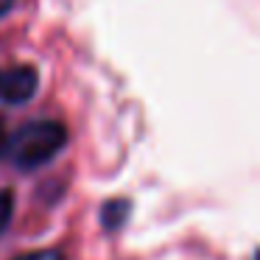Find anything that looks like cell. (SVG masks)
I'll return each mask as SVG.
<instances>
[{
  "mask_svg": "<svg viewBox=\"0 0 260 260\" xmlns=\"http://www.w3.org/2000/svg\"><path fill=\"white\" fill-rule=\"evenodd\" d=\"M64 140H68V132H64L62 123H56V120H37V123L17 129V135L9 140L6 151H9V159L17 168L31 171L56 157L62 151Z\"/></svg>",
  "mask_w": 260,
  "mask_h": 260,
  "instance_id": "obj_1",
  "label": "cell"
},
{
  "mask_svg": "<svg viewBox=\"0 0 260 260\" xmlns=\"http://www.w3.org/2000/svg\"><path fill=\"white\" fill-rule=\"evenodd\" d=\"M37 92V70L28 64L0 70V101L23 104Z\"/></svg>",
  "mask_w": 260,
  "mask_h": 260,
  "instance_id": "obj_2",
  "label": "cell"
},
{
  "mask_svg": "<svg viewBox=\"0 0 260 260\" xmlns=\"http://www.w3.org/2000/svg\"><path fill=\"white\" fill-rule=\"evenodd\" d=\"M126 207H129V204L126 202H112V204H107V210H104V221H107V226H118L120 221L126 218Z\"/></svg>",
  "mask_w": 260,
  "mask_h": 260,
  "instance_id": "obj_3",
  "label": "cell"
},
{
  "mask_svg": "<svg viewBox=\"0 0 260 260\" xmlns=\"http://www.w3.org/2000/svg\"><path fill=\"white\" fill-rule=\"evenodd\" d=\"M12 210H14V196L9 190H0V232L12 221Z\"/></svg>",
  "mask_w": 260,
  "mask_h": 260,
  "instance_id": "obj_4",
  "label": "cell"
},
{
  "mask_svg": "<svg viewBox=\"0 0 260 260\" xmlns=\"http://www.w3.org/2000/svg\"><path fill=\"white\" fill-rule=\"evenodd\" d=\"M17 260H62V254H59V252H53V249H40V252L20 254Z\"/></svg>",
  "mask_w": 260,
  "mask_h": 260,
  "instance_id": "obj_5",
  "label": "cell"
},
{
  "mask_svg": "<svg viewBox=\"0 0 260 260\" xmlns=\"http://www.w3.org/2000/svg\"><path fill=\"white\" fill-rule=\"evenodd\" d=\"M12 6H14V0H0V17H3V14H6Z\"/></svg>",
  "mask_w": 260,
  "mask_h": 260,
  "instance_id": "obj_6",
  "label": "cell"
},
{
  "mask_svg": "<svg viewBox=\"0 0 260 260\" xmlns=\"http://www.w3.org/2000/svg\"><path fill=\"white\" fill-rule=\"evenodd\" d=\"M3 146H6V132H3V126H0V151H3Z\"/></svg>",
  "mask_w": 260,
  "mask_h": 260,
  "instance_id": "obj_7",
  "label": "cell"
},
{
  "mask_svg": "<svg viewBox=\"0 0 260 260\" xmlns=\"http://www.w3.org/2000/svg\"><path fill=\"white\" fill-rule=\"evenodd\" d=\"M257 260H260V252H257Z\"/></svg>",
  "mask_w": 260,
  "mask_h": 260,
  "instance_id": "obj_8",
  "label": "cell"
}]
</instances>
